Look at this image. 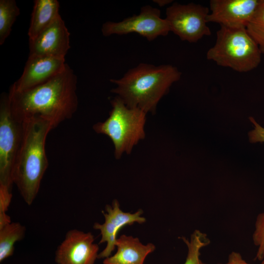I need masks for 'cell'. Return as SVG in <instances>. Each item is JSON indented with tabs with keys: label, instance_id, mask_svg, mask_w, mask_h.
<instances>
[{
	"label": "cell",
	"instance_id": "18",
	"mask_svg": "<svg viewBox=\"0 0 264 264\" xmlns=\"http://www.w3.org/2000/svg\"><path fill=\"white\" fill-rule=\"evenodd\" d=\"M186 244L188 252L184 264H207L200 258L201 249L210 243L207 235L198 230H195L190 240L184 237L180 238Z\"/></svg>",
	"mask_w": 264,
	"mask_h": 264
},
{
	"label": "cell",
	"instance_id": "25",
	"mask_svg": "<svg viewBox=\"0 0 264 264\" xmlns=\"http://www.w3.org/2000/svg\"><path fill=\"white\" fill-rule=\"evenodd\" d=\"M261 264H264V259L262 261Z\"/></svg>",
	"mask_w": 264,
	"mask_h": 264
},
{
	"label": "cell",
	"instance_id": "24",
	"mask_svg": "<svg viewBox=\"0 0 264 264\" xmlns=\"http://www.w3.org/2000/svg\"><path fill=\"white\" fill-rule=\"evenodd\" d=\"M154 2L157 3L160 7L163 6L165 5L170 3L172 0H154Z\"/></svg>",
	"mask_w": 264,
	"mask_h": 264
},
{
	"label": "cell",
	"instance_id": "1",
	"mask_svg": "<svg viewBox=\"0 0 264 264\" xmlns=\"http://www.w3.org/2000/svg\"><path fill=\"white\" fill-rule=\"evenodd\" d=\"M77 76L67 64L62 72L39 86L21 92L9 89L12 114L21 123L40 118L55 128L71 118L77 111Z\"/></svg>",
	"mask_w": 264,
	"mask_h": 264
},
{
	"label": "cell",
	"instance_id": "7",
	"mask_svg": "<svg viewBox=\"0 0 264 264\" xmlns=\"http://www.w3.org/2000/svg\"><path fill=\"white\" fill-rule=\"evenodd\" d=\"M209 14V9L200 4L174 2L166 9L165 20L170 31L182 41L196 43L203 36L211 34L207 25Z\"/></svg>",
	"mask_w": 264,
	"mask_h": 264
},
{
	"label": "cell",
	"instance_id": "22",
	"mask_svg": "<svg viewBox=\"0 0 264 264\" xmlns=\"http://www.w3.org/2000/svg\"><path fill=\"white\" fill-rule=\"evenodd\" d=\"M250 121L254 126V129L249 132V141L252 143L264 142V127L261 126L254 118L250 117Z\"/></svg>",
	"mask_w": 264,
	"mask_h": 264
},
{
	"label": "cell",
	"instance_id": "17",
	"mask_svg": "<svg viewBox=\"0 0 264 264\" xmlns=\"http://www.w3.org/2000/svg\"><path fill=\"white\" fill-rule=\"evenodd\" d=\"M20 10L15 0H0V45L10 34L12 27Z\"/></svg>",
	"mask_w": 264,
	"mask_h": 264
},
{
	"label": "cell",
	"instance_id": "8",
	"mask_svg": "<svg viewBox=\"0 0 264 264\" xmlns=\"http://www.w3.org/2000/svg\"><path fill=\"white\" fill-rule=\"evenodd\" d=\"M104 36L136 33L152 41L159 36H166L170 31L165 19L160 17V11L150 5L143 6L139 14L119 22L108 21L101 28Z\"/></svg>",
	"mask_w": 264,
	"mask_h": 264
},
{
	"label": "cell",
	"instance_id": "15",
	"mask_svg": "<svg viewBox=\"0 0 264 264\" xmlns=\"http://www.w3.org/2000/svg\"><path fill=\"white\" fill-rule=\"evenodd\" d=\"M57 0H35L28 31L29 40L37 37L60 16Z\"/></svg>",
	"mask_w": 264,
	"mask_h": 264
},
{
	"label": "cell",
	"instance_id": "6",
	"mask_svg": "<svg viewBox=\"0 0 264 264\" xmlns=\"http://www.w3.org/2000/svg\"><path fill=\"white\" fill-rule=\"evenodd\" d=\"M22 134V124L12 114L8 93H2L0 98V185L10 190Z\"/></svg>",
	"mask_w": 264,
	"mask_h": 264
},
{
	"label": "cell",
	"instance_id": "20",
	"mask_svg": "<svg viewBox=\"0 0 264 264\" xmlns=\"http://www.w3.org/2000/svg\"><path fill=\"white\" fill-rule=\"evenodd\" d=\"M252 239L258 247L255 258L262 261L264 259V212L257 216Z\"/></svg>",
	"mask_w": 264,
	"mask_h": 264
},
{
	"label": "cell",
	"instance_id": "19",
	"mask_svg": "<svg viewBox=\"0 0 264 264\" xmlns=\"http://www.w3.org/2000/svg\"><path fill=\"white\" fill-rule=\"evenodd\" d=\"M246 29L264 54V0H260L259 6Z\"/></svg>",
	"mask_w": 264,
	"mask_h": 264
},
{
	"label": "cell",
	"instance_id": "5",
	"mask_svg": "<svg viewBox=\"0 0 264 264\" xmlns=\"http://www.w3.org/2000/svg\"><path fill=\"white\" fill-rule=\"evenodd\" d=\"M110 103L112 110L109 117L104 122L94 124L93 129L110 138L115 148V157L119 159L124 152L130 154L133 146L145 138L146 113L138 108H128L118 96Z\"/></svg>",
	"mask_w": 264,
	"mask_h": 264
},
{
	"label": "cell",
	"instance_id": "2",
	"mask_svg": "<svg viewBox=\"0 0 264 264\" xmlns=\"http://www.w3.org/2000/svg\"><path fill=\"white\" fill-rule=\"evenodd\" d=\"M22 139L13 171V181L25 203L30 205L39 191L48 166L45 152L47 134L52 124L40 118L22 122Z\"/></svg>",
	"mask_w": 264,
	"mask_h": 264
},
{
	"label": "cell",
	"instance_id": "23",
	"mask_svg": "<svg viewBox=\"0 0 264 264\" xmlns=\"http://www.w3.org/2000/svg\"><path fill=\"white\" fill-rule=\"evenodd\" d=\"M226 264H251L244 260L239 252L233 251L228 256V262Z\"/></svg>",
	"mask_w": 264,
	"mask_h": 264
},
{
	"label": "cell",
	"instance_id": "13",
	"mask_svg": "<svg viewBox=\"0 0 264 264\" xmlns=\"http://www.w3.org/2000/svg\"><path fill=\"white\" fill-rule=\"evenodd\" d=\"M70 48V33L61 15L37 37L29 40V56L65 58Z\"/></svg>",
	"mask_w": 264,
	"mask_h": 264
},
{
	"label": "cell",
	"instance_id": "14",
	"mask_svg": "<svg viewBox=\"0 0 264 264\" xmlns=\"http://www.w3.org/2000/svg\"><path fill=\"white\" fill-rule=\"evenodd\" d=\"M115 245L117 252L104 259L103 264H144L146 257L155 249L152 243L144 245L137 238L125 235L117 239Z\"/></svg>",
	"mask_w": 264,
	"mask_h": 264
},
{
	"label": "cell",
	"instance_id": "10",
	"mask_svg": "<svg viewBox=\"0 0 264 264\" xmlns=\"http://www.w3.org/2000/svg\"><path fill=\"white\" fill-rule=\"evenodd\" d=\"M107 213L102 211L105 217L103 224L95 222L93 228L99 230L101 235L99 243L107 242V245L98 254V259H105L111 256L114 251L117 240V235L120 229L126 225H132L135 222L142 224L146 219L141 216L143 211L138 210L134 213L123 212L119 207V203L114 199L111 205L106 206Z\"/></svg>",
	"mask_w": 264,
	"mask_h": 264
},
{
	"label": "cell",
	"instance_id": "21",
	"mask_svg": "<svg viewBox=\"0 0 264 264\" xmlns=\"http://www.w3.org/2000/svg\"><path fill=\"white\" fill-rule=\"evenodd\" d=\"M11 190L0 185V228L11 222V220L6 212L12 198Z\"/></svg>",
	"mask_w": 264,
	"mask_h": 264
},
{
	"label": "cell",
	"instance_id": "12",
	"mask_svg": "<svg viewBox=\"0 0 264 264\" xmlns=\"http://www.w3.org/2000/svg\"><path fill=\"white\" fill-rule=\"evenodd\" d=\"M66 65L65 58L29 56L22 75L9 89L21 92L39 86L62 72Z\"/></svg>",
	"mask_w": 264,
	"mask_h": 264
},
{
	"label": "cell",
	"instance_id": "9",
	"mask_svg": "<svg viewBox=\"0 0 264 264\" xmlns=\"http://www.w3.org/2000/svg\"><path fill=\"white\" fill-rule=\"evenodd\" d=\"M94 241L90 232L77 229L68 231L56 249L55 262L57 264H94L98 258L99 246Z\"/></svg>",
	"mask_w": 264,
	"mask_h": 264
},
{
	"label": "cell",
	"instance_id": "11",
	"mask_svg": "<svg viewBox=\"0 0 264 264\" xmlns=\"http://www.w3.org/2000/svg\"><path fill=\"white\" fill-rule=\"evenodd\" d=\"M260 2V0H211L207 22L230 28H246Z\"/></svg>",
	"mask_w": 264,
	"mask_h": 264
},
{
	"label": "cell",
	"instance_id": "4",
	"mask_svg": "<svg viewBox=\"0 0 264 264\" xmlns=\"http://www.w3.org/2000/svg\"><path fill=\"white\" fill-rule=\"evenodd\" d=\"M220 26L214 45L207 52V59L239 72H247L256 68L261 61L262 53L246 28Z\"/></svg>",
	"mask_w": 264,
	"mask_h": 264
},
{
	"label": "cell",
	"instance_id": "16",
	"mask_svg": "<svg viewBox=\"0 0 264 264\" xmlns=\"http://www.w3.org/2000/svg\"><path fill=\"white\" fill-rule=\"evenodd\" d=\"M25 227L20 222H10L0 228V262L12 256L14 245L24 237Z\"/></svg>",
	"mask_w": 264,
	"mask_h": 264
},
{
	"label": "cell",
	"instance_id": "26",
	"mask_svg": "<svg viewBox=\"0 0 264 264\" xmlns=\"http://www.w3.org/2000/svg\"></svg>",
	"mask_w": 264,
	"mask_h": 264
},
{
	"label": "cell",
	"instance_id": "3",
	"mask_svg": "<svg viewBox=\"0 0 264 264\" xmlns=\"http://www.w3.org/2000/svg\"><path fill=\"white\" fill-rule=\"evenodd\" d=\"M181 75V72L171 65L155 66L141 63L121 78L110 79L117 85L111 92L117 94L128 108L154 113L160 99Z\"/></svg>",
	"mask_w": 264,
	"mask_h": 264
}]
</instances>
